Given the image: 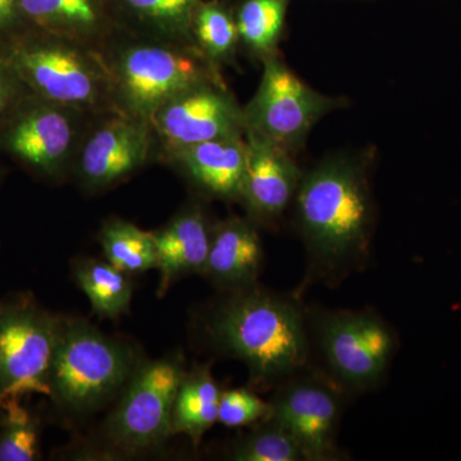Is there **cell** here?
<instances>
[{
	"label": "cell",
	"instance_id": "6da1fadb",
	"mask_svg": "<svg viewBox=\"0 0 461 461\" xmlns=\"http://www.w3.org/2000/svg\"><path fill=\"white\" fill-rule=\"evenodd\" d=\"M294 200L308 254L306 281L338 285L366 267L375 209L363 166L330 158L303 173Z\"/></svg>",
	"mask_w": 461,
	"mask_h": 461
},
{
	"label": "cell",
	"instance_id": "8fae6325",
	"mask_svg": "<svg viewBox=\"0 0 461 461\" xmlns=\"http://www.w3.org/2000/svg\"><path fill=\"white\" fill-rule=\"evenodd\" d=\"M30 94L0 127V149L44 177L62 175L78 147V115Z\"/></svg>",
	"mask_w": 461,
	"mask_h": 461
},
{
	"label": "cell",
	"instance_id": "5b68a950",
	"mask_svg": "<svg viewBox=\"0 0 461 461\" xmlns=\"http://www.w3.org/2000/svg\"><path fill=\"white\" fill-rule=\"evenodd\" d=\"M138 368L129 345L86 321H60L50 366V397L67 411L87 414L120 393Z\"/></svg>",
	"mask_w": 461,
	"mask_h": 461
},
{
	"label": "cell",
	"instance_id": "e0dca14e",
	"mask_svg": "<svg viewBox=\"0 0 461 461\" xmlns=\"http://www.w3.org/2000/svg\"><path fill=\"white\" fill-rule=\"evenodd\" d=\"M242 136L200 142L167 158L208 195L240 200L248 165L247 141Z\"/></svg>",
	"mask_w": 461,
	"mask_h": 461
},
{
	"label": "cell",
	"instance_id": "d4e9b609",
	"mask_svg": "<svg viewBox=\"0 0 461 461\" xmlns=\"http://www.w3.org/2000/svg\"><path fill=\"white\" fill-rule=\"evenodd\" d=\"M230 457L236 461L304 460L293 436L271 417L230 446Z\"/></svg>",
	"mask_w": 461,
	"mask_h": 461
},
{
	"label": "cell",
	"instance_id": "83f0119b",
	"mask_svg": "<svg viewBox=\"0 0 461 461\" xmlns=\"http://www.w3.org/2000/svg\"><path fill=\"white\" fill-rule=\"evenodd\" d=\"M30 94L14 69L0 57V127Z\"/></svg>",
	"mask_w": 461,
	"mask_h": 461
},
{
	"label": "cell",
	"instance_id": "603a6c76",
	"mask_svg": "<svg viewBox=\"0 0 461 461\" xmlns=\"http://www.w3.org/2000/svg\"><path fill=\"white\" fill-rule=\"evenodd\" d=\"M290 0H245L236 26L240 41L260 58L276 53Z\"/></svg>",
	"mask_w": 461,
	"mask_h": 461
},
{
	"label": "cell",
	"instance_id": "2e32d148",
	"mask_svg": "<svg viewBox=\"0 0 461 461\" xmlns=\"http://www.w3.org/2000/svg\"><path fill=\"white\" fill-rule=\"evenodd\" d=\"M263 266V245L254 221L233 217L212 230L203 275L233 293L256 287Z\"/></svg>",
	"mask_w": 461,
	"mask_h": 461
},
{
	"label": "cell",
	"instance_id": "7a4b0ae2",
	"mask_svg": "<svg viewBox=\"0 0 461 461\" xmlns=\"http://www.w3.org/2000/svg\"><path fill=\"white\" fill-rule=\"evenodd\" d=\"M206 333L221 353L244 363L258 384H280L308 368L311 335L296 296L257 286L233 291L209 315Z\"/></svg>",
	"mask_w": 461,
	"mask_h": 461
},
{
	"label": "cell",
	"instance_id": "9a60e30c",
	"mask_svg": "<svg viewBox=\"0 0 461 461\" xmlns=\"http://www.w3.org/2000/svg\"><path fill=\"white\" fill-rule=\"evenodd\" d=\"M30 30L103 50L122 32L115 0H20Z\"/></svg>",
	"mask_w": 461,
	"mask_h": 461
},
{
	"label": "cell",
	"instance_id": "f546056e",
	"mask_svg": "<svg viewBox=\"0 0 461 461\" xmlns=\"http://www.w3.org/2000/svg\"><path fill=\"white\" fill-rule=\"evenodd\" d=\"M3 418H5V408H3V403L0 402V423H2Z\"/></svg>",
	"mask_w": 461,
	"mask_h": 461
},
{
	"label": "cell",
	"instance_id": "ac0fdd59",
	"mask_svg": "<svg viewBox=\"0 0 461 461\" xmlns=\"http://www.w3.org/2000/svg\"><path fill=\"white\" fill-rule=\"evenodd\" d=\"M212 227L198 205L184 209L175 218L153 233L159 271V295H165L172 282L203 273L211 247Z\"/></svg>",
	"mask_w": 461,
	"mask_h": 461
},
{
	"label": "cell",
	"instance_id": "52a82bcc",
	"mask_svg": "<svg viewBox=\"0 0 461 461\" xmlns=\"http://www.w3.org/2000/svg\"><path fill=\"white\" fill-rule=\"evenodd\" d=\"M263 63L262 81L244 108L245 130L293 153L324 114L339 107V100L312 89L276 53Z\"/></svg>",
	"mask_w": 461,
	"mask_h": 461
},
{
	"label": "cell",
	"instance_id": "44dd1931",
	"mask_svg": "<svg viewBox=\"0 0 461 461\" xmlns=\"http://www.w3.org/2000/svg\"><path fill=\"white\" fill-rule=\"evenodd\" d=\"M76 280L100 317L115 318L129 311L132 287L127 273L111 263L81 260L76 267Z\"/></svg>",
	"mask_w": 461,
	"mask_h": 461
},
{
	"label": "cell",
	"instance_id": "4fadbf2b",
	"mask_svg": "<svg viewBox=\"0 0 461 461\" xmlns=\"http://www.w3.org/2000/svg\"><path fill=\"white\" fill-rule=\"evenodd\" d=\"M156 145L150 122L108 112L78 147V177L91 190L113 186L147 165Z\"/></svg>",
	"mask_w": 461,
	"mask_h": 461
},
{
	"label": "cell",
	"instance_id": "ba28073f",
	"mask_svg": "<svg viewBox=\"0 0 461 461\" xmlns=\"http://www.w3.org/2000/svg\"><path fill=\"white\" fill-rule=\"evenodd\" d=\"M185 373L180 357L139 366L105 423V436L127 453L147 450L172 435V411Z\"/></svg>",
	"mask_w": 461,
	"mask_h": 461
},
{
	"label": "cell",
	"instance_id": "4316f807",
	"mask_svg": "<svg viewBox=\"0 0 461 461\" xmlns=\"http://www.w3.org/2000/svg\"><path fill=\"white\" fill-rule=\"evenodd\" d=\"M271 402H264L248 388H233L221 393L218 421L229 429L254 426L268 420Z\"/></svg>",
	"mask_w": 461,
	"mask_h": 461
},
{
	"label": "cell",
	"instance_id": "277c9868",
	"mask_svg": "<svg viewBox=\"0 0 461 461\" xmlns=\"http://www.w3.org/2000/svg\"><path fill=\"white\" fill-rule=\"evenodd\" d=\"M103 56L111 76L115 109L150 122L158 109L184 91L220 78L196 48L118 32Z\"/></svg>",
	"mask_w": 461,
	"mask_h": 461
},
{
	"label": "cell",
	"instance_id": "484cf974",
	"mask_svg": "<svg viewBox=\"0 0 461 461\" xmlns=\"http://www.w3.org/2000/svg\"><path fill=\"white\" fill-rule=\"evenodd\" d=\"M5 418L0 427V461L39 459L38 424L21 402L3 403Z\"/></svg>",
	"mask_w": 461,
	"mask_h": 461
},
{
	"label": "cell",
	"instance_id": "ffe728a7",
	"mask_svg": "<svg viewBox=\"0 0 461 461\" xmlns=\"http://www.w3.org/2000/svg\"><path fill=\"white\" fill-rule=\"evenodd\" d=\"M221 393L209 366L185 375L173 405L172 435L184 433L198 445L218 421Z\"/></svg>",
	"mask_w": 461,
	"mask_h": 461
},
{
	"label": "cell",
	"instance_id": "5bb4252c",
	"mask_svg": "<svg viewBox=\"0 0 461 461\" xmlns=\"http://www.w3.org/2000/svg\"><path fill=\"white\" fill-rule=\"evenodd\" d=\"M244 136L248 165L240 202L254 222L276 223L295 199L303 173L285 149L249 130Z\"/></svg>",
	"mask_w": 461,
	"mask_h": 461
},
{
	"label": "cell",
	"instance_id": "7402d4cb",
	"mask_svg": "<svg viewBox=\"0 0 461 461\" xmlns=\"http://www.w3.org/2000/svg\"><path fill=\"white\" fill-rule=\"evenodd\" d=\"M100 244L105 259L124 273H142L157 267L156 240L135 224L111 220L103 227Z\"/></svg>",
	"mask_w": 461,
	"mask_h": 461
},
{
	"label": "cell",
	"instance_id": "30bf717a",
	"mask_svg": "<svg viewBox=\"0 0 461 461\" xmlns=\"http://www.w3.org/2000/svg\"><path fill=\"white\" fill-rule=\"evenodd\" d=\"M59 321L30 303L0 308V402L50 397V373Z\"/></svg>",
	"mask_w": 461,
	"mask_h": 461
},
{
	"label": "cell",
	"instance_id": "3957f363",
	"mask_svg": "<svg viewBox=\"0 0 461 461\" xmlns=\"http://www.w3.org/2000/svg\"><path fill=\"white\" fill-rule=\"evenodd\" d=\"M0 57L38 98L80 113L117 112L102 50L29 30L0 47Z\"/></svg>",
	"mask_w": 461,
	"mask_h": 461
},
{
	"label": "cell",
	"instance_id": "cb8c5ba5",
	"mask_svg": "<svg viewBox=\"0 0 461 461\" xmlns=\"http://www.w3.org/2000/svg\"><path fill=\"white\" fill-rule=\"evenodd\" d=\"M193 41L209 65L218 69L235 56L240 38L236 21L217 3H200L193 23Z\"/></svg>",
	"mask_w": 461,
	"mask_h": 461
},
{
	"label": "cell",
	"instance_id": "f1b7e54d",
	"mask_svg": "<svg viewBox=\"0 0 461 461\" xmlns=\"http://www.w3.org/2000/svg\"><path fill=\"white\" fill-rule=\"evenodd\" d=\"M29 30L20 0H0V47Z\"/></svg>",
	"mask_w": 461,
	"mask_h": 461
},
{
	"label": "cell",
	"instance_id": "9c48e42d",
	"mask_svg": "<svg viewBox=\"0 0 461 461\" xmlns=\"http://www.w3.org/2000/svg\"><path fill=\"white\" fill-rule=\"evenodd\" d=\"M346 391L326 373H295L281 382L272 397L271 418L295 439L305 461L339 459L338 432Z\"/></svg>",
	"mask_w": 461,
	"mask_h": 461
},
{
	"label": "cell",
	"instance_id": "d6986e66",
	"mask_svg": "<svg viewBox=\"0 0 461 461\" xmlns=\"http://www.w3.org/2000/svg\"><path fill=\"white\" fill-rule=\"evenodd\" d=\"M124 32L195 48L193 23L200 0H115Z\"/></svg>",
	"mask_w": 461,
	"mask_h": 461
},
{
	"label": "cell",
	"instance_id": "8992f818",
	"mask_svg": "<svg viewBox=\"0 0 461 461\" xmlns=\"http://www.w3.org/2000/svg\"><path fill=\"white\" fill-rule=\"evenodd\" d=\"M309 335L323 357L326 375L346 393L378 387L396 350V336L373 312H306Z\"/></svg>",
	"mask_w": 461,
	"mask_h": 461
},
{
	"label": "cell",
	"instance_id": "7c38bea8",
	"mask_svg": "<svg viewBox=\"0 0 461 461\" xmlns=\"http://www.w3.org/2000/svg\"><path fill=\"white\" fill-rule=\"evenodd\" d=\"M150 123L165 157L200 142L245 133L244 108L221 78L175 96L158 109Z\"/></svg>",
	"mask_w": 461,
	"mask_h": 461
}]
</instances>
